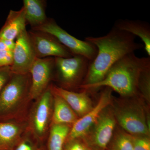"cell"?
<instances>
[{
	"label": "cell",
	"instance_id": "cell-1",
	"mask_svg": "<svg viewBox=\"0 0 150 150\" xmlns=\"http://www.w3.org/2000/svg\"><path fill=\"white\" fill-rule=\"evenodd\" d=\"M136 38L114 26L103 36L85 38V40L96 47L97 54L91 62L82 85L93 84L102 81L116 62L126 55L144 48L143 44L136 42Z\"/></svg>",
	"mask_w": 150,
	"mask_h": 150
},
{
	"label": "cell",
	"instance_id": "cell-2",
	"mask_svg": "<svg viewBox=\"0 0 150 150\" xmlns=\"http://www.w3.org/2000/svg\"><path fill=\"white\" fill-rule=\"evenodd\" d=\"M150 66V57L139 58L134 53L128 54L116 62L108 70L102 81L81 86L83 90L92 91L108 87L124 98L139 94L138 83L142 71Z\"/></svg>",
	"mask_w": 150,
	"mask_h": 150
},
{
	"label": "cell",
	"instance_id": "cell-3",
	"mask_svg": "<svg viewBox=\"0 0 150 150\" xmlns=\"http://www.w3.org/2000/svg\"><path fill=\"white\" fill-rule=\"evenodd\" d=\"M31 77L30 73H13L0 93V113L14 115L30 98Z\"/></svg>",
	"mask_w": 150,
	"mask_h": 150
},
{
	"label": "cell",
	"instance_id": "cell-4",
	"mask_svg": "<svg viewBox=\"0 0 150 150\" xmlns=\"http://www.w3.org/2000/svg\"><path fill=\"white\" fill-rule=\"evenodd\" d=\"M90 63L86 57L78 55L69 58L55 57L54 74L60 85L58 86L70 91L74 88H80Z\"/></svg>",
	"mask_w": 150,
	"mask_h": 150
},
{
	"label": "cell",
	"instance_id": "cell-5",
	"mask_svg": "<svg viewBox=\"0 0 150 150\" xmlns=\"http://www.w3.org/2000/svg\"><path fill=\"white\" fill-rule=\"evenodd\" d=\"M134 101L127 100L114 104L112 110L116 123L132 136H149L150 126L145 111L141 105Z\"/></svg>",
	"mask_w": 150,
	"mask_h": 150
},
{
	"label": "cell",
	"instance_id": "cell-6",
	"mask_svg": "<svg viewBox=\"0 0 150 150\" xmlns=\"http://www.w3.org/2000/svg\"><path fill=\"white\" fill-rule=\"evenodd\" d=\"M34 30L47 33L56 38L73 54L86 57L91 62L97 54V49L92 44L76 38L68 33L52 18H48L45 23Z\"/></svg>",
	"mask_w": 150,
	"mask_h": 150
},
{
	"label": "cell",
	"instance_id": "cell-7",
	"mask_svg": "<svg viewBox=\"0 0 150 150\" xmlns=\"http://www.w3.org/2000/svg\"><path fill=\"white\" fill-rule=\"evenodd\" d=\"M116 123L112 109L108 106L83 139L89 147L106 149L112 139Z\"/></svg>",
	"mask_w": 150,
	"mask_h": 150
},
{
	"label": "cell",
	"instance_id": "cell-8",
	"mask_svg": "<svg viewBox=\"0 0 150 150\" xmlns=\"http://www.w3.org/2000/svg\"><path fill=\"white\" fill-rule=\"evenodd\" d=\"M104 88V89L101 91L96 105L73 124L67 141L83 139L96 122L103 111L111 104L112 100V90L108 87Z\"/></svg>",
	"mask_w": 150,
	"mask_h": 150
},
{
	"label": "cell",
	"instance_id": "cell-9",
	"mask_svg": "<svg viewBox=\"0 0 150 150\" xmlns=\"http://www.w3.org/2000/svg\"><path fill=\"white\" fill-rule=\"evenodd\" d=\"M50 85L36 99L30 115L31 130L40 139L45 137L52 116L53 94Z\"/></svg>",
	"mask_w": 150,
	"mask_h": 150
},
{
	"label": "cell",
	"instance_id": "cell-10",
	"mask_svg": "<svg viewBox=\"0 0 150 150\" xmlns=\"http://www.w3.org/2000/svg\"><path fill=\"white\" fill-rule=\"evenodd\" d=\"M37 58H69L73 54L53 35L40 30L28 31Z\"/></svg>",
	"mask_w": 150,
	"mask_h": 150
},
{
	"label": "cell",
	"instance_id": "cell-11",
	"mask_svg": "<svg viewBox=\"0 0 150 150\" xmlns=\"http://www.w3.org/2000/svg\"><path fill=\"white\" fill-rule=\"evenodd\" d=\"M55 58H37L29 73L31 77L30 99L36 100L48 88L54 74Z\"/></svg>",
	"mask_w": 150,
	"mask_h": 150
},
{
	"label": "cell",
	"instance_id": "cell-12",
	"mask_svg": "<svg viewBox=\"0 0 150 150\" xmlns=\"http://www.w3.org/2000/svg\"><path fill=\"white\" fill-rule=\"evenodd\" d=\"M15 42L13 51V61L11 66L12 72L16 74L29 73L37 57L26 29L17 37Z\"/></svg>",
	"mask_w": 150,
	"mask_h": 150
},
{
	"label": "cell",
	"instance_id": "cell-13",
	"mask_svg": "<svg viewBox=\"0 0 150 150\" xmlns=\"http://www.w3.org/2000/svg\"><path fill=\"white\" fill-rule=\"evenodd\" d=\"M50 86L52 92L62 97L79 118L85 115L93 107L87 91L76 92L64 89L57 86L51 85Z\"/></svg>",
	"mask_w": 150,
	"mask_h": 150
},
{
	"label": "cell",
	"instance_id": "cell-14",
	"mask_svg": "<svg viewBox=\"0 0 150 150\" xmlns=\"http://www.w3.org/2000/svg\"><path fill=\"white\" fill-rule=\"evenodd\" d=\"M114 27L138 36L144 43V48L150 56V25L146 22L140 20L119 19L115 22Z\"/></svg>",
	"mask_w": 150,
	"mask_h": 150
},
{
	"label": "cell",
	"instance_id": "cell-15",
	"mask_svg": "<svg viewBox=\"0 0 150 150\" xmlns=\"http://www.w3.org/2000/svg\"><path fill=\"white\" fill-rule=\"evenodd\" d=\"M25 12L23 7L19 11L11 10L5 23L0 30V39L14 40L26 29Z\"/></svg>",
	"mask_w": 150,
	"mask_h": 150
},
{
	"label": "cell",
	"instance_id": "cell-16",
	"mask_svg": "<svg viewBox=\"0 0 150 150\" xmlns=\"http://www.w3.org/2000/svg\"><path fill=\"white\" fill-rule=\"evenodd\" d=\"M53 109L51 125H72L79 119V117L62 97L53 93Z\"/></svg>",
	"mask_w": 150,
	"mask_h": 150
},
{
	"label": "cell",
	"instance_id": "cell-17",
	"mask_svg": "<svg viewBox=\"0 0 150 150\" xmlns=\"http://www.w3.org/2000/svg\"><path fill=\"white\" fill-rule=\"evenodd\" d=\"M26 23L31 29L45 23L48 20L46 13V1L44 0H23Z\"/></svg>",
	"mask_w": 150,
	"mask_h": 150
},
{
	"label": "cell",
	"instance_id": "cell-18",
	"mask_svg": "<svg viewBox=\"0 0 150 150\" xmlns=\"http://www.w3.org/2000/svg\"><path fill=\"white\" fill-rule=\"evenodd\" d=\"M24 130V126L15 122L0 123V146L13 144L19 139Z\"/></svg>",
	"mask_w": 150,
	"mask_h": 150
},
{
	"label": "cell",
	"instance_id": "cell-19",
	"mask_svg": "<svg viewBox=\"0 0 150 150\" xmlns=\"http://www.w3.org/2000/svg\"><path fill=\"white\" fill-rule=\"evenodd\" d=\"M71 128L70 125L51 124L48 139V150H63Z\"/></svg>",
	"mask_w": 150,
	"mask_h": 150
},
{
	"label": "cell",
	"instance_id": "cell-20",
	"mask_svg": "<svg viewBox=\"0 0 150 150\" xmlns=\"http://www.w3.org/2000/svg\"><path fill=\"white\" fill-rule=\"evenodd\" d=\"M109 144L110 150H134L133 136L123 129L114 131Z\"/></svg>",
	"mask_w": 150,
	"mask_h": 150
},
{
	"label": "cell",
	"instance_id": "cell-21",
	"mask_svg": "<svg viewBox=\"0 0 150 150\" xmlns=\"http://www.w3.org/2000/svg\"><path fill=\"white\" fill-rule=\"evenodd\" d=\"M139 94L147 100H150V66L144 69L140 75L138 83Z\"/></svg>",
	"mask_w": 150,
	"mask_h": 150
},
{
	"label": "cell",
	"instance_id": "cell-22",
	"mask_svg": "<svg viewBox=\"0 0 150 150\" xmlns=\"http://www.w3.org/2000/svg\"><path fill=\"white\" fill-rule=\"evenodd\" d=\"M134 150H150L149 136H133Z\"/></svg>",
	"mask_w": 150,
	"mask_h": 150
},
{
	"label": "cell",
	"instance_id": "cell-23",
	"mask_svg": "<svg viewBox=\"0 0 150 150\" xmlns=\"http://www.w3.org/2000/svg\"><path fill=\"white\" fill-rule=\"evenodd\" d=\"M63 150H91L83 139L67 140Z\"/></svg>",
	"mask_w": 150,
	"mask_h": 150
},
{
	"label": "cell",
	"instance_id": "cell-24",
	"mask_svg": "<svg viewBox=\"0 0 150 150\" xmlns=\"http://www.w3.org/2000/svg\"><path fill=\"white\" fill-rule=\"evenodd\" d=\"M13 61V51H0V68L11 67Z\"/></svg>",
	"mask_w": 150,
	"mask_h": 150
},
{
	"label": "cell",
	"instance_id": "cell-25",
	"mask_svg": "<svg viewBox=\"0 0 150 150\" xmlns=\"http://www.w3.org/2000/svg\"><path fill=\"white\" fill-rule=\"evenodd\" d=\"M12 74L11 67L0 68V93L10 79Z\"/></svg>",
	"mask_w": 150,
	"mask_h": 150
},
{
	"label": "cell",
	"instance_id": "cell-26",
	"mask_svg": "<svg viewBox=\"0 0 150 150\" xmlns=\"http://www.w3.org/2000/svg\"><path fill=\"white\" fill-rule=\"evenodd\" d=\"M15 43V42L14 40H2L0 39V51H13Z\"/></svg>",
	"mask_w": 150,
	"mask_h": 150
},
{
	"label": "cell",
	"instance_id": "cell-27",
	"mask_svg": "<svg viewBox=\"0 0 150 150\" xmlns=\"http://www.w3.org/2000/svg\"><path fill=\"white\" fill-rule=\"evenodd\" d=\"M16 150H33V149L29 141L24 140L18 145Z\"/></svg>",
	"mask_w": 150,
	"mask_h": 150
},
{
	"label": "cell",
	"instance_id": "cell-28",
	"mask_svg": "<svg viewBox=\"0 0 150 150\" xmlns=\"http://www.w3.org/2000/svg\"><path fill=\"white\" fill-rule=\"evenodd\" d=\"M90 149L91 150H105V149H102L96 148H90Z\"/></svg>",
	"mask_w": 150,
	"mask_h": 150
}]
</instances>
